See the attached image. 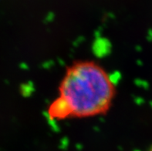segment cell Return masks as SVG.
Listing matches in <instances>:
<instances>
[{
  "mask_svg": "<svg viewBox=\"0 0 152 151\" xmlns=\"http://www.w3.org/2000/svg\"><path fill=\"white\" fill-rule=\"evenodd\" d=\"M116 92L114 81L102 66L93 60H79L66 69L56 100L68 119L90 118L106 114Z\"/></svg>",
  "mask_w": 152,
  "mask_h": 151,
  "instance_id": "1",
  "label": "cell"
}]
</instances>
